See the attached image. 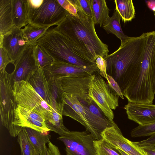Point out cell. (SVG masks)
Listing matches in <instances>:
<instances>
[{"label": "cell", "instance_id": "31", "mask_svg": "<svg viewBox=\"0 0 155 155\" xmlns=\"http://www.w3.org/2000/svg\"><path fill=\"white\" fill-rule=\"evenodd\" d=\"M78 10L87 15L92 17L91 8V0H70Z\"/></svg>", "mask_w": 155, "mask_h": 155}, {"label": "cell", "instance_id": "40", "mask_svg": "<svg viewBox=\"0 0 155 155\" xmlns=\"http://www.w3.org/2000/svg\"><path fill=\"white\" fill-rule=\"evenodd\" d=\"M152 89L153 95L155 94V64L153 67L152 76Z\"/></svg>", "mask_w": 155, "mask_h": 155}, {"label": "cell", "instance_id": "7", "mask_svg": "<svg viewBox=\"0 0 155 155\" xmlns=\"http://www.w3.org/2000/svg\"><path fill=\"white\" fill-rule=\"evenodd\" d=\"M13 94L17 105L27 108L49 120L54 109L44 100L28 82L22 80L14 81Z\"/></svg>", "mask_w": 155, "mask_h": 155}, {"label": "cell", "instance_id": "21", "mask_svg": "<svg viewBox=\"0 0 155 155\" xmlns=\"http://www.w3.org/2000/svg\"><path fill=\"white\" fill-rule=\"evenodd\" d=\"M49 28L29 23L22 29L23 37L28 45L34 46L37 45L38 40L42 37Z\"/></svg>", "mask_w": 155, "mask_h": 155}, {"label": "cell", "instance_id": "30", "mask_svg": "<svg viewBox=\"0 0 155 155\" xmlns=\"http://www.w3.org/2000/svg\"><path fill=\"white\" fill-rule=\"evenodd\" d=\"M25 128L18 135V142L20 145L21 155H32L33 147L29 142L27 136Z\"/></svg>", "mask_w": 155, "mask_h": 155}, {"label": "cell", "instance_id": "29", "mask_svg": "<svg viewBox=\"0 0 155 155\" xmlns=\"http://www.w3.org/2000/svg\"><path fill=\"white\" fill-rule=\"evenodd\" d=\"M155 134V123L147 125H140L131 131V136L134 138L150 136Z\"/></svg>", "mask_w": 155, "mask_h": 155}, {"label": "cell", "instance_id": "8", "mask_svg": "<svg viewBox=\"0 0 155 155\" xmlns=\"http://www.w3.org/2000/svg\"><path fill=\"white\" fill-rule=\"evenodd\" d=\"M94 73L89 96L103 112L118 106L119 95L107 84L99 73Z\"/></svg>", "mask_w": 155, "mask_h": 155}, {"label": "cell", "instance_id": "18", "mask_svg": "<svg viewBox=\"0 0 155 155\" xmlns=\"http://www.w3.org/2000/svg\"><path fill=\"white\" fill-rule=\"evenodd\" d=\"M12 20L15 27L21 28L28 23V0H11Z\"/></svg>", "mask_w": 155, "mask_h": 155}, {"label": "cell", "instance_id": "2", "mask_svg": "<svg viewBox=\"0 0 155 155\" xmlns=\"http://www.w3.org/2000/svg\"><path fill=\"white\" fill-rule=\"evenodd\" d=\"M146 32L130 37L113 53L103 58L107 73L117 83L122 93L126 89L134 71L141 64L144 53Z\"/></svg>", "mask_w": 155, "mask_h": 155}, {"label": "cell", "instance_id": "11", "mask_svg": "<svg viewBox=\"0 0 155 155\" xmlns=\"http://www.w3.org/2000/svg\"><path fill=\"white\" fill-rule=\"evenodd\" d=\"M94 74L89 76H70L59 79L64 94L75 97L82 105L87 106L92 100L89 92Z\"/></svg>", "mask_w": 155, "mask_h": 155}, {"label": "cell", "instance_id": "44", "mask_svg": "<svg viewBox=\"0 0 155 155\" xmlns=\"http://www.w3.org/2000/svg\"><path fill=\"white\" fill-rule=\"evenodd\" d=\"M154 150H155V148H154Z\"/></svg>", "mask_w": 155, "mask_h": 155}, {"label": "cell", "instance_id": "23", "mask_svg": "<svg viewBox=\"0 0 155 155\" xmlns=\"http://www.w3.org/2000/svg\"><path fill=\"white\" fill-rule=\"evenodd\" d=\"M48 81L51 93L52 108L63 116V109L65 103L63 96V91L59 80Z\"/></svg>", "mask_w": 155, "mask_h": 155}, {"label": "cell", "instance_id": "19", "mask_svg": "<svg viewBox=\"0 0 155 155\" xmlns=\"http://www.w3.org/2000/svg\"><path fill=\"white\" fill-rule=\"evenodd\" d=\"M92 17L94 25L103 27L110 17L109 10L104 0H91Z\"/></svg>", "mask_w": 155, "mask_h": 155}, {"label": "cell", "instance_id": "13", "mask_svg": "<svg viewBox=\"0 0 155 155\" xmlns=\"http://www.w3.org/2000/svg\"><path fill=\"white\" fill-rule=\"evenodd\" d=\"M45 120L39 114L17 105L14 113L13 124L17 127L30 128L39 132L47 133L51 131Z\"/></svg>", "mask_w": 155, "mask_h": 155}, {"label": "cell", "instance_id": "39", "mask_svg": "<svg viewBox=\"0 0 155 155\" xmlns=\"http://www.w3.org/2000/svg\"><path fill=\"white\" fill-rule=\"evenodd\" d=\"M140 148L148 155H155V147H144Z\"/></svg>", "mask_w": 155, "mask_h": 155}, {"label": "cell", "instance_id": "32", "mask_svg": "<svg viewBox=\"0 0 155 155\" xmlns=\"http://www.w3.org/2000/svg\"><path fill=\"white\" fill-rule=\"evenodd\" d=\"M85 106L92 113L100 118L107 121L110 120L105 115L96 104L92 100L87 106Z\"/></svg>", "mask_w": 155, "mask_h": 155}, {"label": "cell", "instance_id": "22", "mask_svg": "<svg viewBox=\"0 0 155 155\" xmlns=\"http://www.w3.org/2000/svg\"><path fill=\"white\" fill-rule=\"evenodd\" d=\"M121 18L117 10H115L112 16L110 18L102 27L106 32L115 35L121 40V44L125 42L129 37L123 32L120 21Z\"/></svg>", "mask_w": 155, "mask_h": 155}, {"label": "cell", "instance_id": "10", "mask_svg": "<svg viewBox=\"0 0 155 155\" xmlns=\"http://www.w3.org/2000/svg\"><path fill=\"white\" fill-rule=\"evenodd\" d=\"M43 69L48 81H56L67 77L87 76L96 72L99 73L96 64L87 66H81L55 61Z\"/></svg>", "mask_w": 155, "mask_h": 155}, {"label": "cell", "instance_id": "14", "mask_svg": "<svg viewBox=\"0 0 155 155\" xmlns=\"http://www.w3.org/2000/svg\"><path fill=\"white\" fill-rule=\"evenodd\" d=\"M101 135L111 146L120 149L130 155H148L132 141L125 138L118 126L106 128Z\"/></svg>", "mask_w": 155, "mask_h": 155}, {"label": "cell", "instance_id": "1", "mask_svg": "<svg viewBox=\"0 0 155 155\" xmlns=\"http://www.w3.org/2000/svg\"><path fill=\"white\" fill-rule=\"evenodd\" d=\"M77 10V15L69 13L56 27L90 60L95 62L97 55L104 58L108 55V46L97 35L92 17Z\"/></svg>", "mask_w": 155, "mask_h": 155}, {"label": "cell", "instance_id": "35", "mask_svg": "<svg viewBox=\"0 0 155 155\" xmlns=\"http://www.w3.org/2000/svg\"><path fill=\"white\" fill-rule=\"evenodd\" d=\"M41 155H61L58 147L51 141L48 143V147L45 145Z\"/></svg>", "mask_w": 155, "mask_h": 155}, {"label": "cell", "instance_id": "15", "mask_svg": "<svg viewBox=\"0 0 155 155\" xmlns=\"http://www.w3.org/2000/svg\"><path fill=\"white\" fill-rule=\"evenodd\" d=\"M15 68L12 73L13 82L23 80L28 82L38 67L33 56V46H28L14 64Z\"/></svg>", "mask_w": 155, "mask_h": 155}, {"label": "cell", "instance_id": "42", "mask_svg": "<svg viewBox=\"0 0 155 155\" xmlns=\"http://www.w3.org/2000/svg\"><path fill=\"white\" fill-rule=\"evenodd\" d=\"M32 155H41L36 150L33 148L32 151Z\"/></svg>", "mask_w": 155, "mask_h": 155}, {"label": "cell", "instance_id": "6", "mask_svg": "<svg viewBox=\"0 0 155 155\" xmlns=\"http://www.w3.org/2000/svg\"><path fill=\"white\" fill-rule=\"evenodd\" d=\"M0 116L2 124L8 130L11 136L15 137L25 128L14 126V113L17 106L13 92L12 73L6 70L0 72Z\"/></svg>", "mask_w": 155, "mask_h": 155}, {"label": "cell", "instance_id": "9", "mask_svg": "<svg viewBox=\"0 0 155 155\" xmlns=\"http://www.w3.org/2000/svg\"><path fill=\"white\" fill-rule=\"evenodd\" d=\"M57 139L64 143L67 155H97L94 144L96 140L86 130L69 131Z\"/></svg>", "mask_w": 155, "mask_h": 155}, {"label": "cell", "instance_id": "24", "mask_svg": "<svg viewBox=\"0 0 155 155\" xmlns=\"http://www.w3.org/2000/svg\"><path fill=\"white\" fill-rule=\"evenodd\" d=\"M25 129L29 142L40 154L44 145L50 142V135L47 133L39 132L30 128Z\"/></svg>", "mask_w": 155, "mask_h": 155}, {"label": "cell", "instance_id": "41", "mask_svg": "<svg viewBox=\"0 0 155 155\" xmlns=\"http://www.w3.org/2000/svg\"><path fill=\"white\" fill-rule=\"evenodd\" d=\"M121 155H130L127 153L118 148H115Z\"/></svg>", "mask_w": 155, "mask_h": 155}, {"label": "cell", "instance_id": "28", "mask_svg": "<svg viewBox=\"0 0 155 155\" xmlns=\"http://www.w3.org/2000/svg\"><path fill=\"white\" fill-rule=\"evenodd\" d=\"M94 146L97 155H121L104 139L95 140Z\"/></svg>", "mask_w": 155, "mask_h": 155}, {"label": "cell", "instance_id": "20", "mask_svg": "<svg viewBox=\"0 0 155 155\" xmlns=\"http://www.w3.org/2000/svg\"><path fill=\"white\" fill-rule=\"evenodd\" d=\"M15 27L12 17L11 0H0V34L4 35Z\"/></svg>", "mask_w": 155, "mask_h": 155}, {"label": "cell", "instance_id": "36", "mask_svg": "<svg viewBox=\"0 0 155 155\" xmlns=\"http://www.w3.org/2000/svg\"><path fill=\"white\" fill-rule=\"evenodd\" d=\"M60 4L70 14L77 16L78 15L77 10L75 5L70 0H57Z\"/></svg>", "mask_w": 155, "mask_h": 155}, {"label": "cell", "instance_id": "3", "mask_svg": "<svg viewBox=\"0 0 155 155\" xmlns=\"http://www.w3.org/2000/svg\"><path fill=\"white\" fill-rule=\"evenodd\" d=\"M155 64V31L146 32L144 53L140 66L134 72L122 93L128 102L153 104L152 76Z\"/></svg>", "mask_w": 155, "mask_h": 155}, {"label": "cell", "instance_id": "26", "mask_svg": "<svg viewBox=\"0 0 155 155\" xmlns=\"http://www.w3.org/2000/svg\"><path fill=\"white\" fill-rule=\"evenodd\" d=\"M63 116L54 109L52 111V116L48 121H45L47 126L51 131L63 135L69 130L64 126L63 120Z\"/></svg>", "mask_w": 155, "mask_h": 155}, {"label": "cell", "instance_id": "5", "mask_svg": "<svg viewBox=\"0 0 155 155\" xmlns=\"http://www.w3.org/2000/svg\"><path fill=\"white\" fill-rule=\"evenodd\" d=\"M28 23L50 27L58 25L68 14L57 0H28Z\"/></svg>", "mask_w": 155, "mask_h": 155}, {"label": "cell", "instance_id": "4", "mask_svg": "<svg viewBox=\"0 0 155 155\" xmlns=\"http://www.w3.org/2000/svg\"><path fill=\"white\" fill-rule=\"evenodd\" d=\"M37 44L40 46L53 59L73 65L87 66L94 64L56 27L49 28Z\"/></svg>", "mask_w": 155, "mask_h": 155}, {"label": "cell", "instance_id": "25", "mask_svg": "<svg viewBox=\"0 0 155 155\" xmlns=\"http://www.w3.org/2000/svg\"><path fill=\"white\" fill-rule=\"evenodd\" d=\"M116 9L125 23L135 17V11L132 0H115Z\"/></svg>", "mask_w": 155, "mask_h": 155}, {"label": "cell", "instance_id": "17", "mask_svg": "<svg viewBox=\"0 0 155 155\" xmlns=\"http://www.w3.org/2000/svg\"><path fill=\"white\" fill-rule=\"evenodd\" d=\"M29 82L47 104L52 107L51 93L43 68H38Z\"/></svg>", "mask_w": 155, "mask_h": 155}, {"label": "cell", "instance_id": "33", "mask_svg": "<svg viewBox=\"0 0 155 155\" xmlns=\"http://www.w3.org/2000/svg\"><path fill=\"white\" fill-rule=\"evenodd\" d=\"M95 62L99 70L100 74L107 79L106 61L102 57L97 55L96 57Z\"/></svg>", "mask_w": 155, "mask_h": 155}, {"label": "cell", "instance_id": "38", "mask_svg": "<svg viewBox=\"0 0 155 155\" xmlns=\"http://www.w3.org/2000/svg\"><path fill=\"white\" fill-rule=\"evenodd\" d=\"M108 84L123 99H124L121 89L117 83L111 76L107 75V79Z\"/></svg>", "mask_w": 155, "mask_h": 155}, {"label": "cell", "instance_id": "34", "mask_svg": "<svg viewBox=\"0 0 155 155\" xmlns=\"http://www.w3.org/2000/svg\"><path fill=\"white\" fill-rule=\"evenodd\" d=\"M12 64V61L5 50L0 47V72L5 70L7 65Z\"/></svg>", "mask_w": 155, "mask_h": 155}, {"label": "cell", "instance_id": "37", "mask_svg": "<svg viewBox=\"0 0 155 155\" xmlns=\"http://www.w3.org/2000/svg\"><path fill=\"white\" fill-rule=\"evenodd\" d=\"M132 143L136 146L142 147H155V134L150 136L147 139L141 141L133 142Z\"/></svg>", "mask_w": 155, "mask_h": 155}, {"label": "cell", "instance_id": "12", "mask_svg": "<svg viewBox=\"0 0 155 155\" xmlns=\"http://www.w3.org/2000/svg\"><path fill=\"white\" fill-rule=\"evenodd\" d=\"M0 47L3 48L13 65L29 46L24 39L22 29L15 27L4 35L0 34Z\"/></svg>", "mask_w": 155, "mask_h": 155}, {"label": "cell", "instance_id": "27", "mask_svg": "<svg viewBox=\"0 0 155 155\" xmlns=\"http://www.w3.org/2000/svg\"><path fill=\"white\" fill-rule=\"evenodd\" d=\"M33 56L35 64L38 68H44L51 64L53 59L40 46H33Z\"/></svg>", "mask_w": 155, "mask_h": 155}, {"label": "cell", "instance_id": "43", "mask_svg": "<svg viewBox=\"0 0 155 155\" xmlns=\"http://www.w3.org/2000/svg\"><path fill=\"white\" fill-rule=\"evenodd\" d=\"M153 13H154V17L155 18V10H153Z\"/></svg>", "mask_w": 155, "mask_h": 155}, {"label": "cell", "instance_id": "16", "mask_svg": "<svg viewBox=\"0 0 155 155\" xmlns=\"http://www.w3.org/2000/svg\"><path fill=\"white\" fill-rule=\"evenodd\" d=\"M124 108L128 118L140 125L155 123V105L153 104L128 102Z\"/></svg>", "mask_w": 155, "mask_h": 155}]
</instances>
